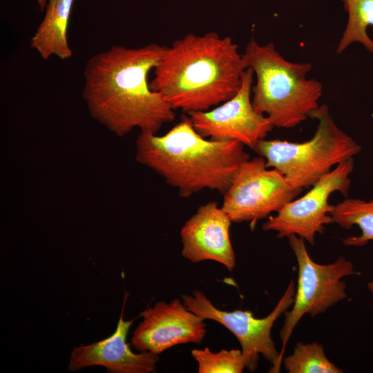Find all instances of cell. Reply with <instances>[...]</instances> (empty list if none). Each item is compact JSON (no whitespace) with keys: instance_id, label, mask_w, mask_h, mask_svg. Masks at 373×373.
<instances>
[{"instance_id":"13","label":"cell","mask_w":373,"mask_h":373,"mask_svg":"<svg viewBox=\"0 0 373 373\" xmlns=\"http://www.w3.org/2000/svg\"><path fill=\"white\" fill-rule=\"evenodd\" d=\"M127 295L126 293L115 332L100 341L74 347L70 354L69 370L75 372L89 366L100 365L113 373L156 372L158 355L149 352L135 354L126 342L129 328L135 320L123 318Z\"/></svg>"},{"instance_id":"9","label":"cell","mask_w":373,"mask_h":373,"mask_svg":"<svg viewBox=\"0 0 373 373\" xmlns=\"http://www.w3.org/2000/svg\"><path fill=\"white\" fill-rule=\"evenodd\" d=\"M354 166V157L336 165L305 195L285 204L276 216H269L262 229L277 232L278 238L296 235L314 245L316 234L323 233L325 225L333 223L330 213L334 205L329 204V198L336 191L348 195Z\"/></svg>"},{"instance_id":"12","label":"cell","mask_w":373,"mask_h":373,"mask_svg":"<svg viewBox=\"0 0 373 373\" xmlns=\"http://www.w3.org/2000/svg\"><path fill=\"white\" fill-rule=\"evenodd\" d=\"M228 215L216 202L200 206L180 230L182 256L192 262L213 260L232 271L236 256Z\"/></svg>"},{"instance_id":"6","label":"cell","mask_w":373,"mask_h":373,"mask_svg":"<svg viewBox=\"0 0 373 373\" xmlns=\"http://www.w3.org/2000/svg\"><path fill=\"white\" fill-rule=\"evenodd\" d=\"M298 263V284L291 310L284 312L285 320L280 332L281 356L296 325L305 314L314 317L345 298L343 278L358 274L353 263L340 256L334 262L322 265L309 255L305 240L296 235L288 237Z\"/></svg>"},{"instance_id":"5","label":"cell","mask_w":373,"mask_h":373,"mask_svg":"<svg viewBox=\"0 0 373 373\" xmlns=\"http://www.w3.org/2000/svg\"><path fill=\"white\" fill-rule=\"evenodd\" d=\"M318 120L313 137L303 142L280 140H260L253 150L266 160V166L280 171L289 184L303 190L314 185L333 166L358 154L361 146L335 123L326 104L309 115Z\"/></svg>"},{"instance_id":"4","label":"cell","mask_w":373,"mask_h":373,"mask_svg":"<svg viewBox=\"0 0 373 373\" xmlns=\"http://www.w3.org/2000/svg\"><path fill=\"white\" fill-rule=\"evenodd\" d=\"M242 55L247 68H251L256 77L251 91L253 107L267 117L274 127H295L320 106L323 85L307 78L311 63L289 61L274 43L261 45L254 38Z\"/></svg>"},{"instance_id":"11","label":"cell","mask_w":373,"mask_h":373,"mask_svg":"<svg viewBox=\"0 0 373 373\" xmlns=\"http://www.w3.org/2000/svg\"><path fill=\"white\" fill-rule=\"evenodd\" d=\"M133 333L131 343L140 352L160 354L180 344H200L206 333L204 319L189 310L178 298L156 303L144 310Z\"/></svg>"},{"instance_id":"15","label":"cell","mask_w":373,"mask_h":373,"mask_svg":"<svg viewBox=\"0 0 373 373\" xmlns=\"http://www.w3.org/2000/svg\"><path fill=\"white\" fill-rule=\"evenodd\" d=\"M332 222L350 229L357 225L361 234L343 239L346 246L363 247L373 240V199L367 202L361 199L347 198L334 205L330 213Z\"/></svg>"},{"instance_id":"3","label":"cell","mask_w":373,"mask_h":373,"mask_svg":"<svg viewBox=\"0 0 373 373\" xmlns=\"http://www.w3.org/2000/svg\"><path fill=\"white\" fill-rule=\"evenodd\" d=\"M136 159L160 175L179 195L189 198L204 189L224 193L238 166L249 159L238 141H216L202 137L188 115L167 133L140 132Z\"/></svg>"},{"instance_id":"19","label":"cell","mask_w":373,"mask_h":373,"mask_svg":"<svg viewBox=\"0 0 373 373\" xmlns=\"http://www.w3.org/2000/svg\"><path fill=\"white\" fill-rule=\"evenodd\" d=\"M39 4L40 10L43 12L46 7L48 0H37Z\"/></svg>"},{"instance_id":"14","label":"cell","mask_w":373,"mask_h":373,"mask_svg":"<svg viewBox=\"0 0 373 373\" xmlns=\"http://www.w3.org/2000/svg\"><path fill=\"white\" fill-rule=\"evenodd\" d=\"M75 1H48L45 15L30 42L43 59L55 56L66 60L72 57L67 32Z\"/></svg>"},{"instance_id":"7","label":"cell","mask_w":373,"mask_h":373,"mask_svg":"<svg viewBox=\"0 0 373 373\" xmlns=\"http://www.w3.org/2000/svg\"><path fill=\"white\" fill-rule=\"evenodd\" d=\"M295 292V283L292 279L274 309L262 318L254 317L250 310H221L199 290L194 291L193 295H182V300L195 314L204 320L220 323L234 334L241 345L246 368L250 372L256 370L259 354H262L271 365L269 372L277 373L280 370L283 358L275 346L271 332L276 320L292 305Z\"/></svg>"},{"instance_id":"17","label":"cell","mask_w":373,"mask_h":373,"mask_svg":"<svg viewBox=\"0 0 373 373\" xmlns=\"http://www.w3.org/2000/svg\"><path fill=\"white\" fill-rule=\"evenodd\" d=\"M285 370L289 373H341L327 357L323 346L316 341L296 344L291 354L283 359Z\"/></svg>"},{"instance_id":"10","label":"cell","mask_w":373,"mask_h":373,"mask_svg":"<svg viewBox=\"0 0 373 373\" xmlns=\"http://www.w3.org/2000/svg\"><path fill=\"white\" fill-rule=\"evenodd\" d=\"M254 71H245L236 95L207 111L188 113L196 131L216 141H238L253 149L274 128L265 115L253 107L251 91Z\"/></svg>"},{"instance_id":"16","label":"cell","mask_w":373,"mask_h":373,"mask_svg":"<svg viewBox=\"0 0 373 373\" xmlns=\"http://www.w3.org/2000/svg\"><path fill=\"white\" fill-rule=\"evenodd\" d=\"M348 13L346 27L339 40L336 52L341 54L352 44L361 43L373 53V41L367 33V28L373 26V0H342Z\"/></svg>"},{"instance_id":"1","label":"cell","mask_w":373,"mask_h":373,"mask_svg":"<svg viewBox=\"0 0 373 373\" xmlns=\"http://www.w3.org/2000/svg\"><path fill=\"white\" fill-rule=\"evenodd\" d=\"M166 46H113L86 63L82 97L90 115L119 137L138 128L156 134L175 117L162 95L151 89L149 75Z\"/></svg>"},{"instance_id":"2","label":"cell","mask_w":373,"mask_h":373,"mask_svg":"<svg viewBox=\"0 0 373 373\" xmlns=\"http://www.w3.org/2000/svg\"><path fill=\"white\" fill-rule=\"evenodd\" d=\"M247 67L231 37L189 33L166 46L149 82L175 111L212 108L233 97Z\"/></svg>"},{"instance_id":"18","label":"cell","mask_w":373,"mask_h":373,"mask_svg":"<svg viewBox=\"0 0 373 373\" xmlns=\"http://www.w3.org/2000/svg\"><path fill=\"white\" fill-rule=\"evenodd\" d=\"M198 365L199 373H241L246 368L242 351L238 349L222 350L213 352L209 347L191 351Z\"/></svg>"},{"instance_id":"20","label":"cell","mask_w":373,"mask_h":373,"mask_svg":"<svg viewBox=\"0 0 373 373\" xmlns=\"http://www.w3.org/2000/svg\"><path fill=\"white\" fill-rule=\"evenodd\" d=\"M368 287L370 290L371 291V292L373 294V282L368 283Z\"/></svg>"},{"instance_id":"8","label":"cell","mask_w":373,"mask_h":373,"mask_svg":"<svg viewBox=\"0 0 373 373\" xmlns=\"http://www.w3.org/2000/svg\"><path fill=\"white\" fill-rule=\"evenodd\" d=\"M301 191L294 189L280 171L267 167L259 155L236 169L221 207L231 222H249L253 229L257 221L277 213Z\"/></svg>"}]
</instances>
